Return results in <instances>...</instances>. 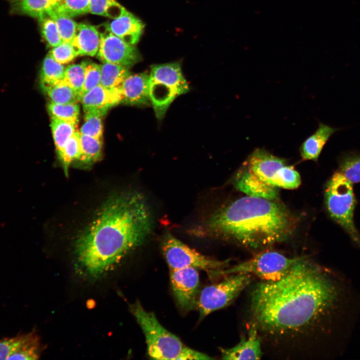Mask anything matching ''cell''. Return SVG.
<instances>
[{"label": "cell", "instance_id": "obj_1", "mask_svg": "<svg viewBox=\"0 0 360 360\" xmlns=\"http://www.w3.org/2000/svg\"><path fill=\"white\" fill-rule=\"evenodd\" d=\"M336 296L325 272L302 256L280 280L256 285L250 296L251 324L262 340L294 344L314 332Z\"/></svg>", "mask_w": 360, "mask_h": 360}, {"label": "cell", "instance_id": "obj_2", "mask_svg": "<svg viewBox=\"0 0 360 360\" xmlns=\"http://www.w3.org/2000/svg\"><path fill=\"white\" fill-rule=\"evenodd\" d=\"M152 226L151 212L141 194L129 192L112 198L76 242V272L88 280L103 277L144 242Z\"/></svg>", "mask_w": 360, "mask_h": 360}, {"label": "cell", "instance_id": "obj_3", "mask_svg": "<svg viewBox=\"0 0 360 360\" xmlns=\"http://www.w3.org/2000/svg\"><path fill=\"white\" fill-rule=\"evenodd\" d=\"M296 224L291 213L276 200L247 196L218 210L202 228L208 234L262 250L289 238Z\"/></svg>", "mask_w": 360, "mask_h": 360}, {"label": "cell", "instance_id": "obj_4", "mask_svg": "<svg viewBox=\"0 0 360 360\" xmlns=\"http://www.w3.org/2000/svg\"><path fill=\"white\" fill-rule=\"evenodd\" d=\"M130 312L144 334L148 354L153 360H212L208 356L186 346L158 321L154 314L146 311L138 301L131 304Z\"/></svg>", "mask_w": 360, "mask_h": 360}, {"label": "cell", "instance_id": "obj_5", "mask_svg": "<svg viewBox=\"0 0 360 360\" xmlns=\"http://www.w3.org/2000/svg\"><path fill=\"white\" fill-rule=\"evenodd\" d=\"M324 200L331 218L344 230L354 244L360 247V234L354 219L356 200L353 184L338 170L326 184Z\"/></svg>", "mask_w": 360, "mask_h": 360}, {"label": "cell", "instance_id": "obj_6", "mask_svg": "<svg viewBox=\"0 0 360 360\" xmlns=\"http://www.w3.org/2000/svg\"><path fill=\"white\" fill-rule=\"evenodd\" d=\"M245 164L261 180L277 188L293 190L300 184V176L292 166L264 148L256 149Z\"/></svg>", "mask_w": 360, "mask_h": 360}, {"label": "cell", "instance_id": "obj_7", "mask_svg": "<svg viewBox=\"0 0 360 360\" xmlns=\"http://www.w3.org/2000/svg\"><path fill=\"white\" fill-rule=\"evenodd\" d=\"M301 258H290L275 251L261 252L247 260L222 270L220 275L248 274L258 277L261 281L275 282L286 274Z\"/></svg>", "mask_w": 360, "mask_h": 360}, {"label": "cell", "instance_id": "obj_8", "mask_svg": "<svg viewBox=\"0 0 360 360\" xmlns=\"http://www.w3.org/2000/svg\"><path fill=\"white\" fill-rule=\"evenodd\" d=\"M161 246L170 270L193 268L218 276L229 264L228 260H216L200 254L169 232L163 236Z\"/></svg>", "mask_w": 360, "mask_h": 360}, {"label": "cell", "instance_id": "obj_9", "mask_svg": "<svg viewBox=\"0 0 360 360\" xmlns=\"http://www.w3.org/2000/svg\"><path fill=\"white\" fill-rule=\"evenodd\" d=\"M228 276L221 282L204 288L199 293L197 308L200 320L210 313L230 304L252 280V275L248 274Z\"/></svg>", "mask_w": 360, "mask_h": 360}, {"label": "cell", "instance_id": "obj_10", "mask_svg": "<svg viewBox=\"0 0 360 360\" xmlns=\"http://www.w3.org/2000/svg\"><path fill=\"white\" fill-rule=\"evenodd\" d=\"M100 44L97 58L102 63H114L128 69L142 60L141 54L134 45L126 44L109 30L107 24L97 28Z\"/></svg>", "mask_w": 360, "mask_h": 360}, {"label": "cell", "instance_id": "obj_11", "mask_svg": "<svg viewBox=\"0 0 360 360\" xmlns=\"http://www.w3.org/2000/svg\"><path fill=\"white\" fill-rule=\"evenodd\" d=\"M170 274L173 293L180 307L186 311L197 308L200 282L197 269L170 270Z\"/></svg>", "mask_w": 360, "mask_h": 360}, {"label": "cell", "instance_id": "obj_12", "mask_svg": "<svg viewBox=\"0 0 360 360\" xmlns=\"http://www.w3.org/2000/svg\"><path fill=\"white\" fill-rule=\"evenodd\" d=\"M150 78L147 72L130 75L120 86L122 103L130 106H149Z\"/></svg>", "mask_w": 360, "mask_h": 360}, {"label": "cell", "instance_id": "obj_13", "mask_svg": "<svg viewBox=\"0 0 360 360\" xmlns=\"http://www.w3.org/2000/svg\"><path fill=\"white\" fill-rule=\"evenodd\" d=\"M122 100L120 86L107 88L100 84L86 94L80 100L84 112L96 111L104 115L110 108L122 103Z\"/></svg>", "mask_w": 360, "mask_h": 360}, {"label": "cell", "instance_id": "obj_14", "mask_svg": "<svg viewBox=\"0 0 360 360\" xmlns=\"http://www.w3.org/2000/svg\"><path fill=\"white\" fill-rule=\"evenodd\" d=\"M236 187L248 196L276 200L278 188L268 184L252 172L244 164L235 180Z\"/></svg>", "mask_w": 360, "mask_h": 360}, {"label": "cell", "instance_id": "obj_15", "mask_svg": "<svg viewBox=\"0 0 360 360\" xmlns=\"http://www.w3.org/2000/svg\"><path fill=\"white\" fill-rule=\"evenodd\" d=\"M262 340L252 324L247 337L243 336L235 346L222 349L223 360H260L262 356Z\"/></svg>", "mask_w": 360, "mask_h": 360}, {"label": "cell", "instance_id": "obj_16", "mask_svg": "<svg viewBox=\"0 0 360 360\" xmlns=\"http://www.w3.org/2000/svg\"><path fill=\"white\" fill-rule=\"evenodd\" d=\"M112 20L107 24L110 32L126 44L135 46L144 27L141 20L126 10L120 16Z\"/></svg>", "mask_w": 360, "mask_h": 360}, {"label": "cell", "instance_id": "obj_17", "mask_svg": "<svg viewBox=\"0 0 360 360\" xmlns=\"http://www.w3.org/2000/svg\"><path fill=\"white\" fill-rule=\"evenodd\" d=\"M150 76V79L174 88L180 95L189 90L178 62L152 65Z\"/></svg>", "mask_w": 360, "mask_h": 360}, {"label": "cell", "instance_id": "obj_18", "mask_svg": "<svg viewBox=\"0 0 360 360\" xmlns=\"http://www.w3.org/2000/svg\"><path fill=\"white\" fill-rule=\"evenodd\" d=\"M100 44L97 27L84 23L78 24L71 44L80 56H94Z\"/></svg>", "mask_w": 360, "mask_h": 360}, {"label": "cell", "instance_id": "obj_19", "mask_svg": "<svg viewBox=\"0 0 360 360\" xmlns=\"http://www.w3.org/2000/svg\"><path fill=\"white\" fill-rule=\"evenodd\" d=\"M338 129L320 123L317 130L302 144L300 148L304 160L317 162L324 146L331 136Z\"/></svg>", "mask_w": 360, "mask_h": 360}, {"label": "cell", "instance_id": "obj_20", "mask_svg": "<svg viewBox=\"0 0 360 360\" xmlns=\"http://www.w3.org/2000/svg\"><path fill=\"white\" fill-rule=\"evenodd\" d=\"M50 101L58 104L78 103L80 98L78 94L62 80L56 82L40 85Z\"/></svg>", "mask_w": 360, "mask_h": 360}, {"label": "cell", "instance_id": "obj_21", "mask_svg": "<svg viewBox=\"0 0 360 360\" xmlns=\"http://www.w3.org/2000/svg\"><path fill=\"white\" fill-rule=\"evenodd\" d=\"M101 77L100 84L107 88L119 87L132 74L129 69L114 63L100 64Z\"/></svg>", "mask_w": 360, "mask_h": 360}, {"label": "cell", "instance_id": "obj_22", "mask_svg": "<svg viewBox=\"0 0 360 360\" xmlns=\"http://www.w3.org/2000/svg\"><path fill=\"white\" fill-rule=\"evenodd\" d=\"M42 350L39 337L36 332H32L24 334L20 344L8 360H37Z\"/></svg>", "mask_w": 360, "mask_h": 360}, {"label": "cell", "instance_id": "obj_23", "mask_svg": "<svg viewBox=\"0 0 360 360\" xmlns=\"http://www.w3.org/2000/svg\"><path fill=\"white\" fill-rule=\"evenodd\" d=\"M20 14L40 19L52 8L49 0H6Z\"/></svg>", "mask_w": 360, "mask_h": 360}, {"label": "cell", "instance_id": "obj_24", "mask_svg": "<svg viewBox=\"0 0 360 360\" xmlns=\"http://www.w3.org/2000/svg\"><path fill=\"white\" fill-rule=\"evenodd\" d=\"M80 156L78 161L86 166L91 165L102 156V140L80 133Z\"/></svg>", "mask_w": 360, "mask_h": 360}, {"label": "cell", "instance_id": "obj_25", "mask_svg": "<svg viewBox=\"0 0 360 360\" xmlns=\"http://www.w3.org/2000/svg\"><path fill=\"white\" fill-rule=\"evenodd\" d=\"M338 171L352 184L360 182V153L350 152L340 156Z\"/></svg>", "mask_w": 360, "mask_h": 360}, {"label": "cell", "instance_id": "obj_26", "mask_svg": "<svg viewBox=\"0 0 360 360\" xmlns=\"http://www.w3.org/2000/svg\"><path fill=\"white\" fill-rule=\"evenodd\" d=\"M50 126L54 142L59 156L68 140L76 132V125L68 122L51 118Z\"/></svg>", "mask_w": 360, "mask_h": 360}, {"label": "cell", "instance_id": "obj_27", "mask_svg": "<svg viewBox=\"0 0 360 360\" xmlns=\"http://www.w3.org/2000/svg\"><path fill=\"white\" fill-rule=\"evenodd\" d=\"M65 67L56 62L48 53L44 60L40 72V85L63 80Z\"/></svg>", "mask_w": 360, "mask_h": 360}, {"label": "cell", "instance_id": "obj_28", "mask_svg": "<svg viewBox=\"0 0 360 360\" xmlns=\"http://www.w3.org/2000/svg\"><path fill=\"white\" fill-rule=\"evenodd\" d=\"M48 110L51 118L68 122L76 125L78 124L80 106L78 103L58 104L50 101Z\"/></svg>", "mask_w": 360, "mask_h": 360}, {"label": "cell", "instance_id": "obj_29", "mask_svg": "<svg viewBox=\"0 0 360 360\" xmlns=\"http://www.w3.org/2000/svg\"><path fill=\"white\" fill-rule=\"evenodd\" d=\"M116 0H90V12L114 19L126 10Z\"/></svg>", "mask_w": 360, "mask_h": 360}, {"label": "cell", "instance_id": "obj_30", "mask_svg": "<svg viewBox=\"0 0 360 360\" xmlns=\"http://www.w3.org/2000/svg\"><path fill=\"white\" fill-rule=\"evenodd\" d=\"M87 62L72 64L66 67L63 80L78 95L80 101L85 77Z\"/></svg>", "mask_w": 360, "mask_h": 360}, {"label": "cell", "instance_id": "obj_31", "mask_svg": "<svg viewBox=\"0 0 360 360\" xmlns=\"http://www.w3.org/2000/svg\"><path fill=\"white\" fill-rule=\"evenodd\" d=\"M48 14L54 20L62 42L71 44L78 24L72 18L58 12L52 8Z\"/></svg>", "mask_w": 360, "mask_h": 360}, {"label": "cell", "instance_id": "obj_32", "mask_svg": "<svg viewBox=\"0 0 360 360\" xmlns=\"http://www.w3.org/2000/svg\"><path fill=\"white\" fill-rule=\"evenodd\" d=\"M80 132L76 131L66 142L58 156L64 174L68 175V167L74 160H78L80 156Z\"/></svg>", "mask_w": 360, "mask_h": 360}, {"label": "cell", "instance_id": "obj_33", "mask_svg": "<svg viewBox=\"0 0 360 360\" xmlns=\"http://www.w3.org/2000/svg\"><path fill=\"white\" fill-rule=\"evenodd\" d=\"M84 122L82 126L80 132L94 138L102 140V113L96 111L84 112Z\"/></svg>", "mask_w": 360, "mask_h": 360}, {"label": "cell", "instance_id": "obj_34", "mask_svg": "<svg viewBox=\"0 0 360 360\" xmlns=\"http://www.w3.org/2000/svg\"><path fill=\"white\" fill-rule=\"evenodd\" d=\"M53 8L60 14L73 18L90 12V0H60Z\"/></svg>", "mask_w": 360, "mask_h": 360}, {"label": "cell", "instance_id": "obj_35", "mask_svg": "<svg viewBox=\"0 0 360 360\" xmlns=\"http://www.w3.org/2000/svg\"><path fill=\"white\" fill-rule=\"evenodd\" d=\"M42 35L48 44L55 47L63 42L54 20L48 14L38 20Z\"/></svg>", "mask_w": 360, "mask_h": 360}, {"label": "cell", "instance_id": "obj_36", "mask_svg": "<svg viewBox=\"0 0 360 360\" xmlns=\"http://www.w3.org/2000/svg\"><path fill=\"white\" fill-rule=\"evenodd\" d=\"M48 54L56 62L62 64L71 62L78 56L70 43L64 42L53 47Z\"/></svg>", "mask_w": 360, "mask_h": 360}, {"label": "cell", "instance_id": "obj_37", "mask_svg": "<svg viewBox=\"0 0 360 360\" xmlns=\"http://www.w3.org/2000/svg\"><path fill=\"white\" fill-rule=\"evenodd\" d=\"M100 64L94 62L88 63L85 69L84 81L80 100L86 94L100 84Z\"/></svg>", "mask_w": 360, "mask_h": 360}, {"label": "cell", "instance_id": "obj_38", "mask_svg": "<svg viewBox=\"0 0 360 360\" xmlns=\"http://www.w3.org/2000/svg\"><path fill=\"white\" fill-rule=\"evenodd\" d=\"M24 334L0 340V360H8L20 344Z\"/></svg>", "mask_w": 360, "mask_h": 360}, {"label": "cell", "instance_id": "obj_39", "mask_svg": "<svg viewBox=\"0 0 360 360\" xmlns=\"http://www.w3.org/2000/svg\"><path fill=\"white\" fill-rule=\"evenodd\" d=\"M49 1L52 8H54L58 4L60 0H49Z\"/></svg>", "mask_w": 360, "mask_h": 360}]
</instances>
